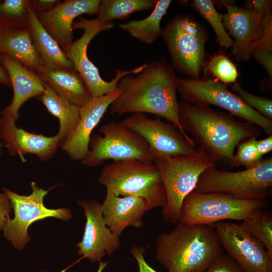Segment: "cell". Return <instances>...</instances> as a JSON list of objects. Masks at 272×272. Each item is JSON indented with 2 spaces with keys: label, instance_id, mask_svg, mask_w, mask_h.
Listing matches in <instances>:
<instances>
[{
  "label": "cell",
  "instance_id": "obj_1",
  "mask_svg": "<svg viewBox=\"0 0 272 272\" xmlns=\"http://www.w3.org/2000/svg\"><path fill=\"white\" fill-rule=\"evenodd\" d=\"M177 79L175 70L164 58L146 63L135 76L128 75L119 81V93L109 106L110 113L119 116L146 113L162 117L175 125L185 139L196 147L179 122Z\"/></svg>",
  "mask_w": 272,
  "mask_h": 272
},
{
  "label": "cell",
  "instance_id": "obj_2",
  "mask_svg": "<svg viewBox=\"0 0 272 272\" xmlns=\"http://www.w3.org/2000/svg\"><path fill=\"white\" fill-rule=\"evenodd\" d=\"M178 117L183 129L193 137L195 145L216 161L229 163L239 143L257 138L261 133L256 125L207 105L179 102Z\"/></svg>",
  "mask_w": 272,
  "mask_h": 272
},
{
  "label": "cell",
  "instance_id": "obj_3",
  "mask_svg": "<svg viewBox=\"0 0 272 272\" xmlns=\"http://www.w3.org/2000/svg\"><path fill=\"white\" fill-rule=\"evenodd\" d=\"M214 224L180 222L156 241V259L167 272H204L222 253Z\"/></svg>",
  "mask_w": 272,
  "mask_h": 272
},
{
  "label": "cell",
  "instance_id": "obj_4",
  "mask_svg": "<svg viewBox=\"0 0 272 272\" xmlns=\"http://www.w3.org/2000/svg\"><path fill=\"white\" fill-rule=\"evenodd\" d=\"M106 191L117 196H132L143 198L147 212L164 208L166 193L156 165L153 161L127 160L113 161L105 165L98 178Z\"/></svg>",
  "mask_w": 272,
  "mask_h": 272
},
{
  "label": "cell",
  "instance_id": "obj_5",
  "mask_svg": "<svg viewBox=\"0 0 272 272\" xmlns=\"http://www.w3.org/2000/svg\"><path fill=\"white\" fill-rule=\"evenodd\" d=\"M153 162L158 167L166 193V205L162 211L163 219L176 224L180 221L184 199L193 191L201 174L215 166L216 161L198 147L188 155L155 156Z\"/></svg>",
  "mask_w": 272,
  "mask_h": 272
},
{
  "label": "cell",
  "instance_id": "obj_6",
  "mask_svg": "<svg viewBox=\"0 0 272 272\" xmlns=\"http://www.w3.org/2000/svg\"><path fill=\"white\" fill-rule=\"evenodd\" d=\"M161 35L169 51L171 65L188 78L198 79L207 61V28L193 16L180 14L171 19Z\"/></svg>",
  "mask_w": 272,
  "mask_h": 272
},
{
  "label": "cell",
  "instance_id": "obj_7",
  "mask_svg": "<svg viewBox=\"0 0 272 272\" xmlns=\"http://www.w3.org/2000/svg\"><path fill=\"white\" fill-rule=\"evenodd\" d=\"M272 186V157L255 167L237 172L220 170L215 166L200 175L193 191L219 193L239 199H266Z\"/></svg>",
  "mask_w": 272,
  "mask_h": 272
},
{
  "label": "cell",
  "instance_id": "obj_8",
  "mask_svg": "<svg viewBox=\"0 0 272 272\" xmlns=\"http://www.w3.org/2000/svg\"><path fill=\"white\" fill-rule=\"evenodd\" d=\"M176 88L183 102L217 106L233 116L256 125L268 135L272 134V120L248 106L237 94L231 92L225 84L219 81L178 78Z\"/></svg>",
  "mask_w": 272,
  "mask_h": 272
},
{
  "label": "cell",
  "instance_id": "obj_9",
  "mask_svg": "<svg viewBox=\"0 0 272 272\" xmlns=\"http://www.w3.org/2000/svg\"><path fill=\"white\" fill-rule=\"evenodd\" d=\"M267 203L266 199H239L222 193L192 191L183 201L179 222L211 225L226 220L243 221Z\"/></svg>",
  "mask_w": 272,
  "mask_h": 272
},
{
  "label": "cell",
  "instance_id": "obj_10",
  "mask_svg": "<svg viewBox=\"0 0 272 272\" xmlns=\"http://www.w3.org/2000/svg\"><path fill=\"white\" fill-rule=\"evenodd\" d=\"M112 23L104 24L98 18L87 19L80 17L74 22L73 30L82 29L84 33L81 37L65 48L63 51L66 57L73 63L75 70L81 75L92 97H98L112 93L117 90V84L123 77L131 74L137 75L142 72L146 64L132 70H116L115 77L110 81L104 80L98 69L90 60L87 55L89 44L99 32L113 27Z\"/></svg>",
  "mask_w": 272,
  "mask_h": 272
},
{
  "label": "cell",
  "instance_id": "obj_11",
  "mask_svg": "<svg viewBox=\"0 0 272 272\" xmlns=\"http://www.w3.org/2000/svg\"><path fill=\"white\" fill-rule=\"evenodd\" d=\"M99 132L101 134L91 136V150L82 161L83 165L96 167L108 160L153 161V154L146 141L119 122L111 121L103 124Z\"/></svg>",
  "mask_w": 272,
  "mask_h": 272
},
{
  "label": "cell",
  "instance_id": "obj_12",
  "mask_svg": "<svg viewBox=\"0 0 272 272\" xmlns=\"http://www.w3.org/2000/svg\"><path fill=\"white\" fill-rule=\"evenodd\" d=\"M32 192L29 195L17 194L4 188L14 209L15 216L10 219L3 228L5 238L11 242L16 249H22L29 241V226L38 220L53 217L68 221L72 218L69 209H49L43 204L47 191L39 187L35 182L31 184Z\"/></svg>",
  "mask_w": 272,
  "mask_h": 272
},
{
  "label": "cell",
  "instance_id": "obj_13",
  "mask_svg": "<svg viewBox=\"0 0 272 272\" xmlns=\"http://www.w3.org/2000/svg\"><path fill=\"white\" fill-rule=\"evenodd\" d=\"M214 225L223 248L244 272H272V256L259 240L232 222Z\"/></svg>",
  "mask_w": 272,
  "mask_h": 272
},
{
  "label": "cell",
  "instance_id": "obj_14",
  "mask_svg": "<svg viewBox=\"0 0 272 272\" xmlns=\"http://www.w3.org/2000/svg\"><path fill=\"white\" fill-rule=\"evenodd\" d=\"M119 122L146 141L153 157L188 155L197 149L185 139L175 125L163 121L160 117L151 118L144 113H134Z\"/></svg>",
  "mask_w": 272,
  "mask_h": 272
},
{
  "label": "cell",
  "instance_id": "obj_15",
  "mask_svg": "<svg viewBox=\"0 0 272 272\" xmlns=\"http://www.w3.org/2000/svg\"><path fill=\"white\" fill-rule=\"evenodd\" d=\"M78 203L83 208L86 218L82 239L76 246L79 248L78 254L91 262H99L106 254L111 256L119 249V237L107 227L102 217L101 203L95 200H79Z\"/></svg>",
  "mask_w": 272,
  "mask_h": 272
},
{
  "label": "cell",
  "instance_id": "obj_16",
  "mask_svg": "<svg viewBox=\"0 0 272 272\" xmlns=\"http://www.w3.org/2000/svg\"><path fill=\"white\" fill-rule=\"evenodd\" d=\"M227 9L223 15L224 28L233 41L232 53L237 60H247L263 32L262 20L252 11L221 1Z\"/></svg>",
  "mask_w": 272,
  "mask_h": 272
},
{
  "label": "cell",
  "instance_id": "obj_17",
  "mask_svg": "<svg viewBox=\"0 0 272 272\" xmlns=\"http://www.w3.org/2000/svg\"><path fill=\"white\" fill-rule=\"evenodd\" d=\"M119 93L114 92L98 97H92L80 108V121L67 139L60 146L73 160L82 161L90 152L91 133L99 123L111 103Z\"/></svg>",
  "mask_w": 272,
  "mask_h": 272
},
{
  "label": "cell",
  "instance_id": "obj_18",
  "mask_svg": "<svg viewBox=\"0 0 272 272\" xmlns=\"http://www.w3.org/2000/svg\"><path fill=\"white\" fill-rule=\"evenodd\" d=\"M100 0H65L37 15L43 27L63 51L73 40L74 20L84 14L98 15Z\"/></svg>",
  "mask_w": 272,
  "mask_h": 272
},
{
  "label": "cell",
  "instance_id": "obj_19",
  "mask_svg": "<svg viewBox=\"0 0 272 272\" xmlns=\"http://www.w3.org/2000/svg\"><path fill=\"white\" fill-rule=\"evenodd\" d=\"M13 117H0V138L10 155L19 156L23 162L25 154L36 155L41 161L51 158L56 153L59 143L57 135L46 137L28 132L17 127Z\"/></svg>",
  "mask_w": 272,
  "mask_h": 272
},
{
  "label": "cell",
  "instance_id": "obj_20",
  "mask_svg": "<svg viewBox=\"0 0 272 272\" xmlns=\"http://www.w3.org/2000/svg\"><path fill=\"white\" fill-rule=\"evenodd\" d=\"M0 62L9 76L13 89L11 104L1 112L2 116L19 119L21 106L29 99L39 97L43 92V82L37 74L27 69L10 56L0 54Z\"/></svg>",
  "mask_w": 272,
  "mask_h": 272
},
{
  "label": "cell",
  "instance_id": "obj_21",
  "mask_svg": "<svg viewBox=\"0 0 272 272\" xmlns=\"http://www.w3.org/2000/svg\"><path fill=\"white\" fill-rule=\"evenodd\" d=\"M102 204V217L111 232L119 237L127 227H142V218L147 211L145 200L141 197L117 196L106 191Z\"/></svg>",
  "mask_w": 272,
  "mask_h": 272
},
{
  "label": "cell",
  "instance_id": "obj_22",
  "mask_svg": "<svg viewBox=\"0 0 272 272\" xmlns=\"http://www.w3.org/2000/svg\"><path fill=\"white\" fill-rule=\"evenodd\" d=\"M37 75L58 95L80 108L92 98L82 77L75 69L43 68Z\"/></svg>",
  "mask_w": 272,
  "mask_h": 272
},
{
  "label": "cell",
  "instance_id": "obj_23",
  "mask_svg": "<svg viewBox=\"0 0 272 272\" xmlns=\"http://www.w3.org/2000/svg\"><path fill=\"white\" fill-rule=\"evenodd\" d=\"M0 54L10 56L36 74L44 68L33 46L30 30L28 28L5 29L0 36Z\"/></svg>",
  "mask_w": 272,
  "mask_h": 272
},
{
  "label": "cell",
  "instance_id": "obj_24",
  "mask_svg": "<svg viewBox=\"0 0 272 272\" xmlns=\"http://www.w3.org/2000/svg\"><path fill=\"white\" fill-rule=\"evenodd\" d=\"M30 35L33 46L44 68L75 69L57 42L43 27L31 10L29 17Z\"/></svg>",
  "mask_w": 272,
  "mask_h": 272
},
{
  "label": "cell",
  "instance_id": "obj_25",
  "mask_svg": "<svg viewBox=\"0 0 272 272\" xmlns=\"http://www.w3.org/2000/svg\"><path fill=\"white\" fill-rule=\"evenodd\" d=\"M43 84L44 89L39 99L48 111L59 120V129L56 135L60 147L78 125L80 107L58 95L43 82Z\"/></svg>",
  "mask_w": 272,
  "mask_h": 272
},
{
  "label": "cell",
  "instance_id": "obj_26",
  "mask_svg": "<svg viewBox=\"0 0 272 272\" xmlns=\"http://www.w3.org/2000/svg\"><path fill=\"white\" fill-rule=\"evenodd\" d=\"M171 2V0L157 1L153 11L148 17L120 24L119 27L140 42L152 44L161 35V21Z\"/></svg>",
  "mask_w": 272,
  "mask_h": 272
},
{
  "label": "cell",
  "instance_id": "obj_27",
  "mask_svg": "<svg viewBox=\"0 0 272 272\" xmlns=\"http://www.w3.org/2000/svg\"><path fill=\"white\" fill-rule=\"evenodd\" d=\"M156 0H100L98 19L107 24L116 19H124L136 12L154 8Z\"/></svg>",
  "mask_w": 272,
  "mask_h": 272
},
{
  "label": "cell",
  "instance_id": "obj_28",
  "mask_svg": "<svg viewBox=\"0 0 272 272\" xmlns=\"http://www.w3.org/2000/svg\"><path fill=\"white\" fill-rule=\"evenodd\" d=\"M264 208L255 211L239 225L259 240L272 256V215Z\"/></svg>",
  "mask_w": 272,
  "mask_h": 272
},
{
  "label": "cell",
  "instance_id": "obj_29",
  "mask_svg": "<svg viewBox=\"0 0 272 272\" xmlns=\"http://www.w3.org/2000/svg\"><path fill=\"white\" fill-rule=\"evenodd\" d=\"M190 6L196 10L213 28L217 44L222 47L229 48L233 41L226 32L223 23V14L216 9L211 0H193Z\"/></svg>",
  "mask_w": 272,
  "mask_h": 272
},
{
  "label": "cell",
  "instance_id": "obj_30",
  "mask_svg": "<svg viewBox=\"0 0 272 272\" xmlns=\"http://www.w3.org/2000/svg\"><path fill=\"white\" fill-rule=\"evenodd\" d=\"M31 10L29 0L0 1V26L5 29L13 27L29 29Z\"/></svg>",
  "mask_w": 272,
  "mask_h": 272
},
{
  "label": "cell",
  "instance_id": "obj_31",
  "mask_svg": "<svg viewBox=\"0 0 272 272\" xmlns=\"http://www.w3.org/2000/svg\"><path fill=\"white\" fill-rule=\"evenodd\" d=\"M202 71L205 77L212 75L224 84L236 83L238 77L235 64L222 53L214 54L207 59Z\"/></svg>",
  "mask_w": 272,
  "mask_h": 272
},
{
  "label": "cell",
  "instance_id": "obj_32",
  "mask_svg": "<svg viewBox=\"0 0 272 272\" xmlns=\"http://www.w3.org/2000/svg\"><path fill=\"white\" fill-rule=\"evenodd\" d=\"M256 138L241 141L237 145V150L230 160L231 168L243 166L246 169L257 166L262 161V157L258 152L255 145Z\"/></svg>",
  "mask_w": 272,
  "mask_h": 272
},
{
  "label": "cell",
  "instance_id": "obj_33",
  "mask_svg": "<svg viewBox=\"0 0 272 272\" xmlns=\"http://www.w3.org/2000/svg\"><path fill=\"white\" fill-rule=\"evenodd\" d=\"M232 90L237 93L238 96L246 105L272 120L271 99L252 94L242 89L236 83L233 85Z\"/></svg>",
  "mask_w": 272,
  "mask_h": 272
},
{
  "label": "cell",
  "instance_id": "obj_34",
  "mask_svg": "<svg viewBox=\"0 0 272 272\" xmlns=\"http://www.w3.org/2000/svg\"><path fill=\"white\" fill-rule=\"evenodd\" d=\"M204 272H244L237 262L227 254L222 253Z\"/></svg>",
  "mask_w": 272,
  "mask_h": 272
},
{
  "label": "cell",
  "instance_id": "obj_35",
  "mask_svg": "<svg viewBox=\"0 0 272 272\" xmlns=\"http://www.w3.org/2000/svg\"><path fill=\"white\" fill-rule=\"evenodd\" d=\"M271 4L272 1L269 0H248L245 2V9L263 19L271 11Z\"/></svg>",
  "mask_w": 272,
  "mask_h": 272
},
{
  "label": "cell",
  "instance_id": "obj_36",
  "mask_svg": "<svg viewBox=\"0 0 272 272\" xmlns=\"http://www.w3.org/2000/svg\"><path fill=\"white\" fill-rule=\"evenodd\" d=\"M251 57L260 63L266 70L269 79L272 78V50H256L251 53Z\"/></svg>",
  "mask_w": 272,
  "mask_h": 272
},
{
  "label": "cell",
  "instance_id": "obj_37",
  "mask_svg": "<svg viewBox=\"0 0 272 272\" xmlns=\"http://www.w3.org/2000/svg\"><path fill=\"white\" fill-rule=\"evenodd\" d=\"M12 206L11 201L5 193L0 192V231L3 230L7 222L10 219Z\"/></svg>",
  "mask_w": 272,
  "mask_h": 272
},
{
  "label": "cell",
  "instance_id": "obj_38",
  "mask_svg": "<svg viewBox=\"0 0 272 272\" xmlns=\"http://www.w3.org/2000/svg\"><path fill=\"white\" fill-rule=\"evenodd\" d=\"M130 251L137 261L139 272H158L146 261L144 256V253L145 251L144 248L139 246H134L130 248Z\"/></svg>",
  "mask_w": 272,
  "mask_h": 272
},
{
  "label": "cell",
  "instance_id": "obj_39",
  "mask_svg": "<svg viewBox=\"0 0 272 272\" xmlns=\"http://www.w3.org/2000/svg\"><path fill=\"white\" fill-rule=\"evenodd\" d=\"M31 9L38 15L53 8L59 2L58 0H29Z\"/></svg>",
  "mask_w": 272,
  "mask_h": 272
},
{
  "label": "cell",
  "instance_id": "obj_40",
  "mask_svg": "<svg viewBox=\"0 0 272 272\" xmlns=\"http://www.w3.org/2000/svg\"><path fill=\"white\" fill-rule=\"evenodd\" d=\"M255 145L256 150L261 156L269 153L272 151V134L269 135L267 138L263 140L255 141Z\"/></svg>",
  "mask_w": 272,
  "mask_h": 272
},
{
  "label": "cell",
  "instance_id": "obj_41",
  "mask_svg": "<svg viewBox=\"0 0 272 272\" xmlns=\"http://www.w3.org/2000/svg\"><path fill=\"white\" fill-rule=\"evenodd\" d=\"M0 84L11 87V81L8 73L0 62Z\"/></svg>",
  "mask_w": 272,
  "mask_h": 272
},
{
  "label": "cell",
  "instance_id": "obj_42",
  "mask_svg": "<svg viewBox=\"0 0 272 272\" xmlns=\"http://www.w3.org/2000/svg\"><path fill=\"white\" fill-rule=\"evenodd\" d=\"M99 268H98V270H97V272H102V270L104 269V268L106 266V265L107 264V262H102L101 261H100L99 262ZM68 268H69V267H68L66 268H65L64 269L61 270L60 272H65ZM42 272H48V271H42Z\"/></svg>",
  "mask_w": 272,
  "mask_h": 272
},
{
  "label": "cell",
  "instance_id": "obj_43",
  "mask_svg": "<svg viewBox=\"0 0 272 272\" xmlns=\"http://www.w3.org/2000/svg\"><path fill=\"white\" fill-rule=\"evenodd\" d=\"M4 147V145L3 144V143H2L1 141H0V157L2 156V149Z\"/></svg>",
  "mask_w": 272,
  "mask_h": 272
},
{
  "label": "cell",
  "instance_id": "obj_44",
  "mask_svg": "<svg viewBox=\"0 0 272 272\" xmlns=\"http://www.w3.org/2000/svg\"><path fill=\"white\" fill-rule=\"evenodd\" d=\"M5 28H4L3 27L0 26V36L4 31Z\"/></svg>",
  "mask_w": 272,
  "mask_h": 272
}]
</instances>
